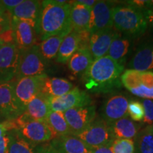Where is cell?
I'll list each match as a JSON object with an SVG mask.
<instances>
[{"mask_svg": "<svg viewBox=\"0 0 153 153\" xmlns=\"http://www.w3.org/2000/svg\"><path fill=\"white\" fill-rule=\"evenodd\" d=\"M6 12H7V11H6L4 7V5L2 4V3H1V1H0V17L2 16Z\"/></svg>", "mask_w": 153, "mask_h": 153, "instance_id": "43", "label": "cell"}, {"mask_svg": "<svg viewBox=\"0 0 153 153\" xmlns=\"http://www.w3.org/2000/svg\"><path fill=\"white\" fill-rule=\"evenodd\" d=\"M128 115L134 121H141L145 115L144 108L140 101L132 99L128 106Z\"/></svg>", "mask_w": 153, "mask_h": 153, "instance_id": "32", "label": "cell"}, {"mask_svg": "<svg viewBox=\"0 0 153 153\" xmlns=\"http://www.w3.org/2000/svg\"><path fill=\"white\" fill-rule=\"evenodd\" d=\"M48 99L49 97L40 92L28 103L24 113L32 119L45 121L51 112Z\"/></svg>", "mask_w": 153, "mask_h": 153, "instance_id": "23", "label": "cell"}, {"mask_svg": "<svg viewBox=\"0 0 153 153\" xmlns=\"http://www.w3.org/2000/svg\"><path fill=\"white\" fill-rule=\"evenodd\" d=\"M77 1L79 3L82 4L86 6V7L92 8L95 5V4L97 3V1H95V0H79V1Z\"/></svg>", "mask_w": 153, "mask_h": 153, "instance_id": "41", "label": "cell"}, {"mask_svg": "<svg viewBox=\"0 0 153 153\" xmlns=\"http://www.w3.org/2000/svg\"><path fill=\"white\" fill-rule=\"evenodd\" d=\"M44 153H60V152H58L56 150H55V149L53 148L51 145H48Z\"/></svg>", "mask_w": 153, "mask_h": 153, "instance_id": "42", "label": "cell"}, {"mask_svg": "<svg viewBox=\"0 0 153 153\" xmlns=\"http://www.w3.org/2000/svg\"><path fill=\"white\" fill-rule=\"evenodd\" d=\"M50 145L60 153H90L91 151V147L72 135L55 137Z\"/></svg>", "mask_w": 153, "mask_h": 153, "instance_id": "18", "label": "cell"}, {"mask_svg": "<svg viewBox=\"0 0 153 153\" xmlns=\"http://www.w3.org/2000/svg\"><path fill=\"white\" fill-rule=\"evenodd\" d=\"M72 1H42L41 14L36 24V31L42 41L51 36L68 35L72 30L70 22Z\"/></svg>", "mask_w": 153, "mask_h": 153, "instance_id": "2", "label": "cell"}, {"mask_svg": "<svg viewBox=\"0 0 153 153\" xmlns=\"http://www.w3.org/2000/svg\"><path fill=\"white\" fill-rule=\"evenodd\" d=\"M74 88L73 84L64 78L47 76L41 92L48 97H57L65 94Z\"/></svg>", "mask_w": 153, "mask_h": 153, "instance_id": "24", "label": "cell"}, {"mask_svg": "<svg viewBox=\"0 0 153 153\" xmlns=\"http://www.w3.org/2000/svg\"><path fill=\"white\" fill-rule=\"evenodd\" d=\"M143 106L144 108L145 115L143 122L149 126L153 124V101L150 99L143 100Z\"/></svg>", "mask_w": 153, "mask_h": 153, "instance_id": "33", "label": "cell"}, {"mask_svg": "<svg viewBox=\"0 0 153 153\" xmlns=\"http://www.w3.org/2000/svg\"><path fill=\"white\" fill-rule=\"evenodd\" d=\"M16 130L30 142L44 144L55 138V134L45 121L32 119L25 113L14 120Z\"/></svg>", "mask_w": 153, "mask_h": 153, "instance_id": "4", "label": "cell"}, {"mask_svg": "<svg viewBox=\"0 0 153 153\" xmlns=\"http://www.w3.org/2000/svg\"><path fill=\"white\" fill-rule=\"evenodd\" d=\"M90 153H112V152L110 149V146H104L91 148Z\"/></svg>", "mask_w": 153, "mask_h": 153, "instance_id": "39", "label": "cell"}, {"mask_svg": "<svg viewBox=\"0 0 153 153\" xmlns=\"http://www.w3.org/2000/svg\"><path fill=\"white\" fill-rule=\"evenodd\" d=\"M9 143H10V135L9 132H7L0 137V153L8 152Z\"/></svg>", "mask_w": 153, "mask_h": 153, "instance_id": "36", "label": "cell"}, {"mask_svg": "<svg viewBox=\"0 0 153 153\" xmlns=\"http://www.w3.org/2000/svg\"><path fill=\"white\" fill-rule=\"evenodd\" d=\"M151 1V4H152V7H153V0L152 1Z\"/></svg>", "mask_w": 153, "mask_h": 153, "instance_id": "44", "label": "cell"}, {"mask_svg": "<svg viewBox=\"0 0 153 153\" xmlns=\"http://www.w3.org/2000/svg\"><path fill=\"white\" fill-rule=\"evenodd\" d=\"M115 3L109 1H97L91 8L89 31L90 33L114 28L113 9Z\"/></svg>", "mask_w": 153, "mask_h": 153, "instance_id": "14", "label": "cell"}, {"mask_svg": "<svg viewBox=\"0 0 153 153\" xmlns=\"http://www.w3.org/2000/svg\"><path fill=\"white\" fill-rule=\"evenodd\" d=\"M64 116L71 135L74 136L82 133L97 117L96 106L91 104L67 110L64 112Z\"/></svg>", "mask_w": 153, "mask_h": 153, "instance_id": "9", "label": "cell"}, {"mask_svg": "<svg viewBox=\"0 0 153 153\" xmlns=\"http://www.w3.org/2000/svg\"><path fill=\"white\" fill-rule=\"evenodd\" d=\"M91 148L110 146L115 140L108 124L101 117L94 120L76 136Z\"/></svg>", "mask_w": 153, "mask_h": 153, "instance_id": "7", "label": "cell"}, {"mask_svg": "<svg viewBox=\"0 0 153 153\" xmlns=\"http://www.w3.org/2000/svg\"><path fill=\"white\" fill-rule=\"evenodd\" d=\"M9 133L10 143L7 153H44L48 145L30 142L24 138L16 129L9 131Z\"/></svg>", "mask_w": 153, "mask_h": 153, "instance_id": "17", "label": "cell"}, {"mask_svg": "<svg viewBox=\"0 0 153 153\" xmlns=\"http://www.w3.org/2000/svg\"><path fill=\"white\" fill-rule=\"evenodd\" d=\"M20 51L14 43L0 45V83L16 79Z\"/></svg>", "mask_w": 153, "mask_h": 153, "instance_id": "11", "label": "cell"}, {"mask_svg": "<svg viewBox=\"0 0 153 153\" xmlns=\"http://www.w3.org/2000/svg\"><path fill=\"white\" fill-rule=\"evenodd\" d=\"M110 149L112 153H135V143L131 139H115Z\"/></svg>", "mask_w": 153, "mask_h": 153, "instance_id": "31", "label": "cell"}, {"mask_svg": "<svg viewBox=\"0 0 153 153\" xmlns=\"http://www.w3.org/2000/svg\"><path fill=\"white\" fill-rule=\"evenodd\" d=\"M48 61L41 55L38 44L20 51L16 79L45 74Z\"/></svg>", "mask_w": 153, "mask_h": 153, "instance_id": "6", "label": "cell"}, {"mask_svg": "<svg viewBox=\"0 0 153 153\" xmlns=\"http://www.w3.org/2000/svg\"><path fill=\"white\" fill-rule=\"evenodd\" d=\"M47 76L46 74H43L14 80L15 96L24 109L28 103L41 92L44 80Z\"/></svg>", "mask_w": 153, "mask_h": 153, "instance_id": "10", "label": "cell"}, {"mask_svg": "<svg viewBox=\"0 0 153 153\" xmlns=\"http://www.w3.org/2000/svg\"><path fill=\"white\" fill-rule=\"evenodd\" d=\"M128 99L122 94L112 95L103 104L100 117L107 123H114L128 115Z\"/></svg>", "mask_w": 153, "mask_h": 153, "instance_id": "15", "label": "cell"}, {"mask_svg": "<svg viewBox=\"0 0 153 153\" xmlns=\"http://www.w3.org/2000/svg\"><path fill=\"white\" fill-rule=\"evenodd\" d=\"M24 111L15 96L14 81L0 83V120H15Z\"/></svg>", "mask_w": 153, "mask_h": 153, "instance_id": "8", "label": "cell"}, {"mask_svg": "<svg viewBox=\"0 0 153 153\" xmlns=\"http://www.w3.org/2000/svg\"><path fill=\"white\" fill-rule=\"evenodd\" d=\"M108 126L115 139H135L140 127L129 117L128 115Z\"/></svg>", "mask_w": 153, "mask_h": 153, "instance_id": "20", "label": "cell"}, {"mask_svg": "<svg viewBox=\"0 0 153 153\" xmlns=\"http://www.w3.org/2000/svg\"><path fill=\"white\" fill-rule=\"evenodd\" d=\"M51 111L63 112L74 107L84 106L91 104V99L85 91L74 87L65 94L57 97H49Z\"/></svg>", "mask_w": 153, "mask_h": 153, "instance_id": "13", "label": "cell"}, {"mask_svg": "<svg viewBox=\"0 0 153 153\" xmlns=\"http://www.w3.org/2000/svg\"><path fill=\"white\" fill-rule=\"evenodd\" d=\"M143 14L146 19L147 22L150 23L151 26L153 27V9H150V10H146L143 11Z\"/></svg>", "mask_w": 153, "mask_h": 153, "instance_id": "40", "label": "cell"}, {"mask_svg": "<svg viewBox=\"0 0 153 153\" xmlns=\"http://www.w3.org/2000/svg\"><path fill=\"white\" fill-rule=\"evenodd\" d=\"M91 8L72 1L70 6V22L72 30L75 32L89 30Z\"/></svg>", "mask_w": 153, "mask_h": 153, "instance_id": "19", "label": "cell"}, {"mask_svg": "<svg viewBox=\"0 0 153 153\" xmlns=\"http://www.w3.org/2000/svg\"><path fill=\"white\" fill-rule=\"evenodd\" d=\"M13 129H16V124H15L14 120L1 122L0 123V137Z\"/></svg>", "mask_w": 153, "mask_h": 153, "instance_id": "37", "label": "cell"}, {"mask_svg": "<svg viewBox=\"0 0 153 153\" xmlns=\"http://www.w3.org/2000/svg\"><path fill=\"white\" fill-rule=\"evenodd\" d=\"M65 36L64 34L51 36L42 41L38 45L41 55L45 60L49 61L56 57L61 43Z\"/></svg>", "mask_w": 153, "mask_h": 153, "instance_id": "29", "label": "cell"}, {"mask_svg": "<svg viewBox=\"0 0 153 153\" xmlns=\"http://www.w3.org/2000/svg\"><path fill=\"white\" fill-rule=\"evenodd\" d=\"M121 84L133 94L153 99V72L126 70L120 76Z\"/></svg>", "mask_w": 153, "mask_h": 153, "instance_id": "5", "label": "cell"}, {"mask_svg": "<svg viewBox=\"0 0 153 153\" xmlns=\"http://www.w3.org/2000/svg\"><path fill=\"white\" fill-rule=\"evenodd\" d=\"M45 122L55 134V137L71 135L63 112L51 111L48 115Z\"/></svg>", "mask_w": 153, "mask_h": 153, "instance_id": "27", "label": "cell"}, {"mask_svg": "<svg viewBox=\"0 0 153 153\" xmlns=\"http://www.w3.org/2000/svg\"><path fill=\"white\" fill-rule=\"evenodd\" d=\"M36 24L37 22L33 21L21 20L12 17L11 28L14 33V43L19 51L37 45L38 36Z\"/></svg>", "mask_w": 153, "mask_h": 153, "instance_id": "12", "label": "cell"}, {"mask_svg": "<svg viewBox=\"0 0 153 153\" xmlns=\"http://www.w3.org/2000/svg\"><path fill=\"white\" fill-rule=\"evenodd\" d=\"M124 65L106 55L94 60L82 75L85 88L92 93H108L119 89Z\"/></svg>", "mask_w": 153, "mask_h": 153, "instance_id": "1", "label": "cell"}, {"mask_svg": "<svg viewBox=\"0 0 153 153\" xmlns=\"http://www.w3.org/2000/svg\"><path fill=\"white\" fill-rule=\"evenodd\" d=\"M134 140L135 153H153V126L140 130Z\"/></svg>", "mask_w": 153, "mask_h": 153, "instance_id": "28", "label": "cell"}, {"mask_svg": "<svg viewBox=\"0 0 153 153\" xmlns=\"http://www.w3.org/2000/svg\"><path fill=\"white\" fill-rule=\"evenodd\" d=\"M120 34L115 28L90 33L89 50L94 60L106 56L113 41Z\"/></svg>", "mask_w": 153, "mask_h": 153, "instance_id": "16", "label": "cell"}, {"mask_svg": "<svg viewBox=\"0 0 153 153\" xmlns=\"http://www.w3.org/2000/svg\"><path fill=\"white\" fill-rule=\"evenodd\" d=\"M94 61L89 48H79L68 61V68L74 76H82Z\"/></svg>", "mask_w": 153, "mask_h": 153, "instance_id": "21", "label": "cell"}, {"mask_svg": "<svg viewBox=\"0 0 153 153\" xmlns=\"http://www.w3.org/2000/svg\"><path fill=\"white\" fill-rule=\"evenodd\" d=\"M22 1L23 0H1L6 11L10 13L15 7H17L19 4L22 3Z\"/></svg>", "mask_w": 153, "mask_h": 153, "instance_id": "38", "label": "cell"}, {"mask_svg": "<svg viewBox=\"0 0 153 153\" xmlns=\"http://www.w3.org/2000/svg\"><path fill=\"white\" fill-rule=\"evenodd\" d=\"M79 48V38L77 33L72 30L64 38L61 43L58 53L55 57L59 63H66L74 54Z\"/></svg>", "mask_w": 153, "mask_h": 153, "instance_id": "26", "label": "cell"}, {"mask_svg": "<svg viewBox=\"0 0 153 153\" xmlns=\"http://www.w3.org/2000/svg\"><path fill=\"white\" fill-rule=\"evenodd\" d=\"M113 22L119 33L133 37L143 35L148 28V22L143 11L127 2L114 7Z\"/></svg>", "mask_w": 153, "mask_h": 153, "instance_id": "3", "label": "cell"}, {"mask_svg": "<svg viewBox=\"0 0 153 153\" xmlns=\"http://www.w3.org/2000/svg\"><path fill=\"white\" fill-rule=\"evenodd\" d=\"M41 7L42 1L23 0L22 3L11 11V14L14 19L37 22L41 14Z\"/></svg>", "mask_w": 153, "mask_h": 153, "instance_id": "22", "label": "cell"}, {"mask_svg": "<svg viewBox=\"0 0 153 153\" xmlns=\"http://www.w3.org/2000/svg\"><path fill=\"white\" fill-rule=\"evenodd\" d=\"M130 41L128 38L121 37L120 34L113 41L108 50V56L119 64L123 65L125 57L128 54Z\"/></svg>", "mask_w": 153, "mask_h": 153, "instance_id": "30", "label": "cell"}, {"mask_svg": "<svg viewBox=\"0 0 153 153\" xmlns=\"http://www.w3.org/2000/svg\"><path fill=\"white\" fill-rule=\"evenodd\" d=\"M12 16L10 12L7 11L2 16L0 17V34L11 28Z\"/></svg>", "mask_w": 153, "mask_h": 153, "instance_id": "34", "label": "cell"}, {"mask_svg": "<svg viewBox=\"0 0 153 153\" xmlns=\"http://www.w3.org/2000/svg\"><path fill=\"white\" fill-rule=\"evenodd\" d=\"M11 43H14V38L12 28L6 30L0 34V45Z\"/></svg>", "mask_w": 153, "mask_h": 153, "instance_id": "35", "label": "cell"}, {"mask_svg": "<svg viewBox=\"0 0 153 153\" xmlns=\"http://www.w3.org/2000/svg\"><path fill=\"white\" fill-rule=\"evenodd\" d=\"M128 67L131 70L145 72L153 68V49L149 45H143L137 49Z\"/></svg>", "mask_w": 153, "mask_h": 153, "instance_id": "25", "label": "cell"}]
</instances>
